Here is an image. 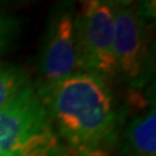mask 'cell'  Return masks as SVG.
Instances as JSON below:
<instances>
[{
	"label": "cell",
	"instance_id": "obj_4",
	"mask_svg": "<svg viewBox=\"0 0 156 156\" xmlns=\"http://www.w3.org/2000/svg\"><path fill=\"white\" fill-rule=\"evenodd\" d=\"M113 58L116 78L126 82L131 89H140L147 83L152 70L148 23L130 5L116 7Z\"/></svg>",
	"mask_w": 156,
	"mask_h": 156
},
{
	"label": "cell",
	"instance_id": "obj_6",
	"mask_svg": "<svg viewBox=\"0 0 156 156\" xmlns=\"http://www.w3.org/2000/svg\"><path fill=\"white\" fill-rule=\"evenodd\" d=\"M122 156H156L155 108L138 115L128 124L121 136Z\"/></svg>",
	"mask_w": 156,
	"mask_h": 156
},
{
	"label": "cell",
	"instance_id": "obj_10",
	"mask_svg": "<svg viewBox=\"0 0 156 156\" xmlns=\"http://www.w3.org/2000/svg\"><path fill=\"white\" fill-rule=\"evenodd\" d=\"M109 2L113 3L116 7H129L135 0H109Z\"/></svg>",
	"mask_w": 156,
	"mask_h": 156
},
{
	"label": "cell",
	"instance_id": "obj_5",
	"mask_svg": "<svg viewBox=\"0 0 156 156\" xmlns=\"http://www.w3.org/2000/svg\"><path fill=\"white\" fill-rule=\"evenodd\" d=\"M74 18L76 13L70 0L60 3L51 14L39 56L38 81L34 83L38 91L81 72L76 48Z\"/></svg>",
	"mask_w": 156,
	"mask_h": 156
},
{
	"label": "cell",
	"instance_id": "obj_3",
	"mask_svg": "<svg viewBox=\"0 0 156 156\" xmlns=\"http://www.w3.org/2000/svg\"><path fill=\"white\" fill-rule=\"evenodd\" d=\"M116 5L108 0H85L74 18V37L81 72L104 80L116 78L113 18Z\"/></svg>",
	"mask_w": 156,
	"mask_h": 156
},
{
	"label": "cell",
	"instance_id": "obj_9",
	"mask_svg": "<svg viewBox=\"0 0 156 156\" xmlns=\"http://www.w3.org/2000/svg\"><path fill=\"white\" fill-rule=\"evenodd\" d=\"M136 14L143 20L144 22H147L148 25L151 21H155L156 17V3L155 0H139L138 7L134 8Z\"/></svg>",
	"mask_w": 156,
	"mask_h": 156
},
{
	"label": "cell",
	"instance_id": "obj_2",
	"mask_svg": "<svg viewBox=\"0 0 156 156\" xmlns=\"http://www.w3.org/2000/svg\"><path fill=\"white\" fill-rule=\"evenodd\" d=\"M0 156H72L34 83L0 108Z\"/></svg>",
	"mask_w": 156,
	"mask_h": 156
},
{
	"label": "cell",
	"instance_id": "obj_1",
	"mask_svg": "<svg viewBox=\"0 0 156 156\" xmlns=\"http://www.w3.org/2000/svg\"><path fill=\"white\" fill-rule=\"evenodd\" d=\"M38 94L58 136L73 154L107 156L117 143L124 115L103 77L78 72Z\"/></svg>",
	"mask_w": 156,
	"mask_h": 156
},
{
	"label": "cell",
	"instance_id": "obj_7",
	"mask_svg": "<svg viewBox=\"0 0 156 156\" xmlns=\"http://www.w3.org/2000/svg\"><path fill=\"white\" fill-rule=\"evenodd\" d=\"M31 82L20 66L0 62V108L8 104Z\"/></svg>",
	"mask_w": 156,
	"mask_h": 156
},
{
	"label": "cell",
	"instance_id": "obj_8",
	"mask_svg": "<svg viewBox=\"0 0 156 156\" xmlns=\"http://www.w3.org/2000/svg\"><path fill=\"white\" fill-rule=\"evenodd\" d=\"M17 21L7 14L0 13V52L9 46V43L16 37Z\"/></svg>",
	"mask_w": 156,
	"mask_h": 156
}]
</instances>
